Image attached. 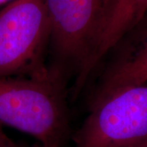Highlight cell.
<instances>
[{"label":"cell","mask_w":147,"mask_h":147,"mask_svg":"<svg viewBox=\"0 0 147 147\" xmlns=\"http://www.w3.org/2000/svg\"><path fill=\"white\" fill-rule=\"evenodd\" d=\"M65 80L45 77L0 78V125L34 137L42 147H60L69 133Z\"/></svg>","instance_id":"obj_1"},{"label":"cell","mask_w":147,"mask_h":147,"mask_svg":"<svg viewBox=\"0 0 147 147\" xmlns=\"http://www.w3.org/2000/svg\"><path fill=\"white\" fill-rule=\"evenodd\" d=\"M49 26L54 73L75 80L84 72L100 38L110 0H42Z\"/></svg>","instance_id":"obj_2"},{"label":"cell","mask_w":147,"mask_h":147,"mask_svg":"<svg viewBox=\"0 0 147 147\" xmlns=\"http://www.w3.org/2000/svg\"><path fill=\"white\" fill-rule=\"evenodd\" d=\"M49 26L42 0H15L0 11V78L45 77Z\"/></svg>","instance_id":"obj_3"},{"label":"cell","mask_w":147,"mask_h":147,"mask_svg":"<svg viewBox=\"0 0 147 147\" xmlns=\"http://www.w3.org/2000/svg\"><path fill=\"white\" fill-rule=\"evenodd\" d=\"M89 108L74 147H135L147 140V84L118 90Z\"/></svg>","instance_id":"obj_4"},{"label":"cell","mask_w":147,"mask_h":147,"mask_svg":"<svg viewBox=\"0 0 147 147\" xmlns=\"http://www.w3.org/2000/svg\"><path fill=\"white\" fill-rule=\"evenodd\" d=\"M108 55L110 60L91 94L90 106L118 90L147 84V13Z\"/></svg>","instance_id":"obj_5"},{"label":"cell","mask_w":147,"mask_h":147,"mask_svg":"<svg viewBox=\"0 0 147 147\" xmlns=\"http://www.w3.org/2000/svg\"><path fill=\"white\" fill-rule=\"evenodd\" d=\"M147 13V0H110L97 45L77 84L84 87L121 38Z\"/></svg>","instance_id":"obj_6"},{"label":"cell","mask_w":147,"mask_h":147,"mask_svg":"<svg viewBox=\"0 0 147 147\" xmlns=\"http://www.w3.org/2000/svg\"><path fill=\"white\" fill-rule=\"evenodd\" d=\"M0 147H23L16 144L8 137L3 129V126L0 125Z\"/></svg>","instance_id":"obj_7"},{"label":"cell","mask_w":147,"mask_h":147,"mask_svg":"<svg viewBox=\"0 0 147 147\" xmlns=\"http://www.w3.org/2000/svg\"><path fill=\"white\" fill-rule=\"evenodd\" d=\"M13 1H15V0H0V6L4 5V4H9Z\"/></svg>","instance_id":"obj_8"},{"label":"cell","mask_w":147,"mask_h":147,"mask_svg":"<svg viewBox=\"0 0 147 147\" xmlns=\"http://www.w3.org/2000/svg\"><path fill=\"white\" fill-rule=\"evenodd\" d=\"M135 147H147V140L146 141V142H142V143L139 144L138 146H135Z\"/></svg>","instance_id":"obj_9"}]
</instances>
